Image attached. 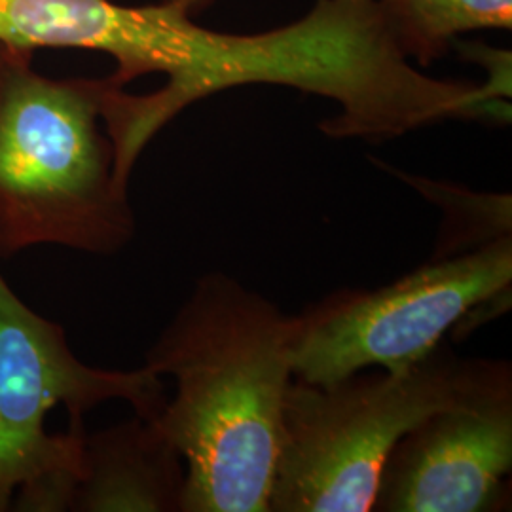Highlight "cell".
I'll use <instances>...</instances> for the list:
<instances>
[{"label": "cell", "instance_id": "obj_2", "mask_svg": "<svg viewBox=\"0 0 512 512\" xmlns=\"http://www.w3.org/2000/svg\"><path fill=\"white\" fill-rule=\"evenodd\" d=\"M296 317L211 272L147 353L175 397L154 418L186 469L181 512H270Z\"/></svg>", "mask_w": 512, "mask_h": 512}, {"label": "cell", "instance_id": "obj_6", "mask_svg": "<svg viewBox=\"0 0 512 512\" xmlns=\"http://www.w3.org/2000/svg\"><path fill=\"white\" fill-rule=\"evenodd\" d=\"M512 236L433 258L380 289H340L296 317V380L330 385L382 368L401 372L427 359L448 332L488 304H511Z\"/></svg>", "mask_w": 512, "mask_h": 512}, {"label": "cell", "instance_id": "obj_11", "mask_svg": "<svg viewBox=\"0 0 512 512\" xmlns=\"http://www.w3.org/2000/svg\"><path fill=\"white\" fill-rule=\"evenodd\" d=\"M165 2H173V4L181 6L184 12H188L190 16H194L196 12L205 10L207 6H211V4H213V2H217V0H165Z\"/></svg>", "mask_w": 512, "mask_h": 512}, {"label": "cell", "instance_id": "obj_7", "mask_svg": "<svg viewBox=\"0 0 512 512\" xmlns=\"http://www.w3.org/2000/svg\"><path fill=\"white\" fill-rule=\"evenodd\" d=\"M512 368L421 420L385 461L378 512H495L511 505Z\"/></svg>", "mask_w": 512, "mask_h": 512}, {"label": "cell", "instance_id": "obj_8", "mask_svg": "<svg viewBox=\"0 0 512 512\" xmlns=\"http://www.w3.org/2000/svg\"><path fill=\"white\" fill-rule=\"evenodd\" d=\"M186 469L156 420H133L84 440V469L71 511L177 512Z\"/></svg>", "mask_w": 512, "mask_h": 512}, {"label": "cell", "instance_id": "obj_10", "mask_svg": "<svg viewBox=\"0 0 512 512\" xmlns=\"http://www.w3.org/2000/svg\"><path fill=\"white\" fill-rule=\"evenodd\" d=\"M385 169L387 165L380 164ZM395 177L412 184L429 202L444 211V226L433 258L459 255L511 234V196L478 194L454 184L437 183L389 169Z\"/></svg>", "mask_w": 512, "mask_h": 512}, {"label": "cell", "instance_id": "obj_5", "mask_svg": "<svg viewBox=\"0 0 512 512\" xmlns=\"http://www.w3.org/2000/svg\"><path fill=\"white\" fill-rule=\"evenodd\" d=\"M109 401L154 420L167 401L162 376L148 366L82 363L65 330L23 304L0 274V512L71 511L84 469V416Z\"/></svg>", "mask_w": 512, "mask_h": 512}, {"label": "cell", "instance_id": "obj_3", "mask_svg": "<svg viewBox=\"0 0 512 512\" xmlns=\"http://www.w3.org/2000/svg\"><path fill=\"white\" fill-rule=\"evenodd\" d=\"M31 57L0 42V258L37 245L118 253L135 236L105 116L120 84L48 78Z\"/></svg>", "mask_w": 512, "mask_h": 512}, {"label": "cell", "instance_id": "obj_4", "mask_svg": "<svg viewBox=\"0 0 512 512\" xmlns=\"http://www.w3.org/2000/svg\"><path fill=\"white\" fill-rule=\"evenodd\" d=\"M503 359H463L446 342L401 372L363 370L330 385L296 380L270 512L374 509L385 461L421 420L486 384Z\"/></svg>", "mask_w": 512, "mask_h": 512}, {"label": "cell", "instance_id": "obj_1", "mask_svg": "<svg viewBox=\"0 0 512 512\" xmlns=\"http://www.w3.org/2000/svg\"><path fill=\"white\" fill-rule=\"evenodd\" d=\"M145 73L165 74V86L148 95L116 86L105 112L126 183L152 137L177 114L238 86L272 84L327 97L340 112L319 128L334 139L380 143L444 120L494 122L507 112L486 84L418 71L378 0H317L304 18L256 35L205 29L162 0L152 4Z\"/></svg>", "mask_w": 512, "mask_h": 512}, {"label": "cell", "instance_id": "obj_9", "mask_svg": "<svg viewBox=\"0 0 512 512\" xmlns=\"http://www.w3.org/2000/svg\"><path fill=\"white\" fill-rule=\"evenodd\" d=\"M391 35L408 59L429 65L461 33L512 29V0H378Z\"/></svg>", "mask_w": 512, "mask_h": 512}]
</instances>
